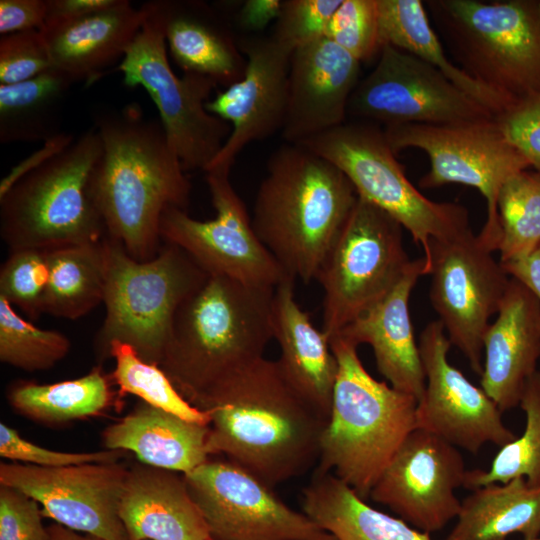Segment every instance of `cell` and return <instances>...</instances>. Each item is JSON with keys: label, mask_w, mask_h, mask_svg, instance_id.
<instances>
[{"label": "cell", "mask_w": 540, "mask_h": 540, "mask_svg": "<svg viewBox=\"0 0 540 540\" xmlns=\"http://www.w3.org/2000/svg\"><path fill=\"white\" fill-rule=\"evenodd\" d=\"M128 468L122 463L39 467L0 464V484L39 503L43 517L103 540H129L119 516Z\"/></svg>", "instance_id": "obj_17"}, {"label": "cell", "mask_w": 540, "mask_h": 540, "mask_svg": "<svg viewBox=\"0 0 540 540\" xmlns=\"http://www.w3.org/2000/svg\"><path fill=\"white\" fill-rule=\"evenodd\" d=\"M525 414L520 437L500 447L488 469L467 470L464 487L475 489L523 477L530 486L540 487V372L526 381L519 406Z\"/></svg>", "instance_id": "obj_35"}, {"label": "cell", "mask_w": 540, "mask_h": 540, "mask_svg": "<svg viewBox=\"0 0 540 540\" xmlns=\"http://www.w3.org/2000/svg\"><path fill=\"white\" fill-rule=\"evenodd\" d=\"M49 279L42 312L76 320L104 303L107 257L104 239L47 251Z\"/></svg>", "instance_id": "obj_34"}, {"label": "cell", "mask_w": 540, "mask_h": 540, "mask_svg": "<svg viewBox=\"0 0 540 540\" xmlns=\"http://www.w3.org/2000/svg\"><path fill=\"white\" fill-rule=\"evenodd\" d=\"M54 68L42 31L31 30L0 37V84L32 79Z\"/></svg>", "instance_id": "obj_42"}, {"label": "cell", "mask_w": 540, "mask_h": 540, "mask_svg": "<svg viewBox=\"0 0 540 540\" xmlns=\"http://www.w3.org/2000/svg\"><path fill=\"white\" fill-rule=\"evenodd\" d=\"M281 8V0H247L237 13V25L245 31H261L278 19Z\"/></svg>", "instance_id": "obj_48"}, {"label": "cell", "mask_w": 540, "mask_h": 540, "mask_svg": "<svg viewBox=\"0 0 540 540\" xmlns=\"http://www.w3.org/2000/svg\"><path fill=\"white\" fill-rule=\"evenodd\" d=\"M294 281L289 277L274 290L273 335L280 347L277 363L297 394L328 421L338 363L328 336L298 305Z\"/></svg>", "instance_id": "obj_25"}, {"label": "cell", "mask_w": 540, "mask_h": 540, "mask_svg": "<svg viewBox=\"0 0 540 540\" xmlns=\"http://www.w3.org/2000/svg\"><path fill=\"white\" fill-rule=\"evenodd\" d=\"M38 502L0 484V540H47Z\"/></svg>", "instance_id": "obj_44"}, {"label": "cell", "mask_w": 540, "mask_h": 540, "mask_svg": "<svg viewBox=\"0 0 540 540\" xmlns=\"http://www.w3.org/2000/svg\"><path fill=\"white\" fill-rule=\"evenodd\" d=\"M394 153L407 148L424 151L429 171L420 179L424 189L463 184L486 200L487 218L477 235L490 251H498L500 226L497 200L503 184L530 166L523 154L491 119L446 125L401 124L384 128Z\"/></svg>", "instance_id": "obj_12"}, {"label": "cell", "mask_w": 540, "mask_h": 540, "mask_svg": "<svg viewBox=\"0 0 540 540\" xmlns=\"http://www.w3.org/2000/svg\"><path fill=\"white\" fill-rule=\"evenodd\" d=\"M238 47L246 55L243 77L205 105L209 113L230 123L232 128L206 171L218 166L231 168L248 144L281 131L285 122L293 51L272 36L242 38Z\"/></svg>", "instance_id": "obj_20"}, {"label": "cell", "mask_w": 540, "mask_h": 540, "mask_svg": "<svg viewBox=\"0 0 540 540\" xmlns=\"http://www.w3.org/2000/svg\"><path fill=\"white\" fill-rule=\"evenodd\" d=\"M71 342L63 333L41 329L16 313L0 296V361L28 371L54 367L66 357Z\"/></svg>", "instance_id": "obj_38"}, {"label": "cell", "mask_w": 540, "mask_h": 540, "mask_svg": "<svg viewBox=\"0 0 540 540\" xmlns=\"http://www.w3.org/2000/svg\"><path fill=\"white\" fill-rule=\"evenodd\" d=\"M230 170L218 166L205 171L216 217L198 220L169 207L160 221L162 242L180 247L209 275L275 288L290 276L255 233L230 182Z\"/></svg>", "instance_id": "obj_14"}, {"label": "cell", "mask_w": 540, "mask_h": 540, "mask_svg": "<svg viewBox=\"0 0 540 540\" xmlns=\"http://www.w3.org/2000/svg\"><path fill=\"white\" fill-rule=\"evenodd\" d=\"M47 540H103L99 537L80 533L58 523L47 526Z\"/></svg>", "instance_id": "obj_50"}, {"label": "cell", "mask_w": 540, "mask_h": 540, "mask_svg": "<svg viewBox=\"0 0 540 540\" xmlns=\"http://www.w3.org/2000/svg\"><path fill=\"white\" fill-rule=\"evenodd\" d=\"M108 358L115 362L111 376L121 396L132 394L153 407L189 421L209 424L208 416L179 393L161 367L141 359L129 344L112 342Z\"/></svg>", "instance_id": "obj_37"}, {"label": "cell", "mask_w": 540, "mask_h": 540, "mask_svg": "<svg viewBox=\"0 0 540 540\" xmlns=\"http://www.w3.org/2000/svg\"><path fill=\"white\" fill-rule=\"evenodd\" d=\"M457 522L444 540H506L540 536V487L517 477L480 486L461 501Z\"/></svg>", "instance_id": "obj_30"}, {"label": "cell", "mask_w": 540, "mask_h": 540, "mask_svg": "<svg viewBox=\"0 0 540 540\" xmlns=\"http://www.w3.org/2000/svg\"><path fill=\"white\" fill-rule=\"evenodd\" d=\"M418 345L425 390L417 402L416 428L474 454L487 443L502 447L516 438L497 404L449 362L451 343L439 320L426 325Z\"/></svg>", "instance_id": "obj_18"}, {"label": "cell", "mask_w": 540, "mask_h": 540, "mask_svg": "<svg viewBox=\"0 0 540 540\" xmlns=\"http://www.w3.org/2000/svg\"><path fill=\"white\" fill-rule=\"evenodd\" d=\"M360 64L326 37L295 49L289 69L288 103L282 137L301 143L345 122Z\"/></svg>", "instance_id": "obj_21"}, {"label": "cell", "mask_w": 540, "mask_h": 540, "mask_svg": "<svg viewBox=\"0 0 540 540\" xmlns=\"http://www.w3.org/2000/svg\"><path fill=\"white\" fill-rule=\"evenodd\" d=\"M411 261L403 227L358 196L315 279L323 289L321 330L337 335L388 294Z\"/></svg>", "instance_id": "obj_11"}, {"label": "cell", "mask_w": 540, "mask_h": 540, "mask_svg": "<svg viewBox=\"0 0 540 540\" xmlns=\"http://www.w3.org/2000/svg\"><path fill=\"white\" fill-rule=\"evenodd\" d=\"M105 318L94 342L100 361L112 342L132 346L146 362L160 365L179 307L210 276L180 247L164 243L148 261L132 258L106 236Z\"/></svg>", "instance_id": "obj_8"}, {"label": "cell", "mask_w": 540, "mask_h": 540, "mask_svg": "<svg viewBox=\"0 0 540 540\" xmlns=\"http://www.w3.org/2000/svg\"><path fill=\"white\" fill-rule=\"evenodd\" d=\"M184 477L215 540H336L229 460L208 459Z\"/></svg>", "instance_id": "obj_16"}, {"label": "cell", "mask_w": 540, "mask_h": 540, "mask_svg": "<svg viewBox=\"0 0 540 540\" xmlns=\"http://www.w3.org/2000/svg\"><path fill=\"white\" fill-rule=\"evenodd\" d=\"M155 1L167 50L184 73L227 87L243 77L246 59L217 11L199 1Z\"/></svg>", "instance_id": "obj_27"}, {"label": "cell", "mask_w": 540, "mask_h": 540, "mask_svg": "<svg viewBox=\"0 0 540 540\" xmlns=\"http://www.w3.org/2000/svg\"><path fill=\"white\" fill-rule=\"evenodd\" d=\"M382 47L393 46L440 70L465 93L498 115L510 105L471 78L447 57L433 29L424 2L420 0H377Z\"/></svg>", "instance_id": "obj_31"}, {"label": "cell", "mask_w": 540, "mask_h": 540, "mask_svg": "<svg viewBox=\"0 0 540 540\" xmlns=\"http://www.w3.org/2000/svg\"><path fill=\"white\" fill-rule=\"evenodd\" d=\"M496 121L508 141L540 173V94L513 104L496 115Z\"/></svg>", "instance_id": "obj_45"}, {"label": "cell", "mask_w": 540, "mask_h": 540, "mask_svg": "<svg viewBox=\"0 0 540 540\" xmlns=\"http://www.w3.org/2000/svg\"><path fill=\"white\" fill-rule=\"evenodd\" d=\"M195 407L209 418V454L225 455L271 488L319 459L328 421L291 387L277 360L245 366Z\"/></svg>", "instance_id": "obj_1"}, {"label": "cell", "mask_w": 540, "mask_h": 540, "mask_svg": "<svg viewBox=\"0 0 540 540\" xmlns=\"http://www.w3.org/2000/svg\"><path fill=\"white\" fill-rule=\"evenodd\" d=\"M424 275H428L424 257L412 260L388 294L335 335L357 346L370 345L380 374L393 388L412 395L417 402L425 390V374L409 302L413 288Z\"/></svg>", "instance_id": "obj_23"}, {"label": "cell", "mask_w": 540, "mask_h": 540, "mask_svg": "<svg viewBox=\"0 0 540 540\" xmlns=\"http://www.w3.org/2000/svg\"><path fill=\"white\" fill-rule=\"evenodd\" d=\"M467 469L459 449L424 429H414L374 484L370 498L412 527L431 534L456 518L455 490Z\"/></svg>", "instance_id": "obj_19"}, {"label": "cell", "mask_w": 540, "mask_h": 540, "mask_svg": "<svg viewBox=\"0 0 540 540\" xmlns=\"http://www.w3.org/2000/svg\"><path fill=\"white\" fill-rule=\"evenodd\" d=\"M342 0H285L272 37L286 48H297L325 37Z\"/></svg>", "instance_id": "obj_41"}, {"label": "cell", "mask_w": 540, "mask_h": 540, "mask_svg": "<svg viewBox=\"0 0 540 540\" xmlns=\"http://www.w3.org/2000/svg\"><path fill=\"white\" fill-rule=\"evenodd\" d=\"M94 128L102 153L91 177V194L107 236L138 261L162 247L160 221L169 207L190 203L191 183L160 120L148 119L137 103L99 111Z\"/></svg>", "instance_id": "obj_2"}, {"label": "cell", "mask_w": 540, "mask_h": 540, "mask_svg": "<svg viewBox=\"0 0 540 540\" xmlns=\"http://www.w3.org/2000/svg\"><path fill=\"white\" fill-rule=\"evenodd\" d=\"M146 18L116 71L129 87H143L155 103L168 142L184 170L206 169L231 133V125L209 113L206 103L218 85L213 79L184 73L177 76L167 53L156 1L142 4Z\"/></svg>", "instance_id": "obj_10"}, {"label": "cell", "mask_w": 540, "mask_h": 540, "mask_svg": "<svg viewBox=\"0 0 540 540\" xmlns=\"http://www.w3.org/2000/svg\"><path fill=\"white\" fill-rule=\"evenodd\" d=\"M124 455L122 450L95 452H62L34 444L23 438L17 430L1 422L0 456L21 464L39 467H64L88 463L118 462Z\"/></svg>", "instance_id": "obj_43"}, {"label": "cell", "mask_w": 540, "mask_h": 540, "mask_svg": "<svg viewBox=\"0 0 540 540\" xmlns=\"http://www.w3.org/2000/svg\"><path fill=\"white\" fill-rule=\"evenodd\" d=\"M101 153V138L90 129L0 195V235L10 251H48L101 242L107 236L90 189Z\"/></svg>", "instance_id": "obj_6"}, {"label": "cell", "mask_w": 540, "mask_h": 540, "mask_svg": "<svg viewBox=\"0 0 540 540\" xmlns=\"http://www.w3.org/2000/svg\"><path fill=\"white\" fill-rule=\"evenodd\" d=\"M146 12L127 0L78 19L55 24L42 33L54 65L75 82H93L123 57L142 28Z\"/></svg>", "instance_id": "obj_26"}, {"label": "cell", "mask_w": 540, "mask_h": 540, "mask_svg": "<svg viewBox=\"0 0 540 540\" xmlns=\"http://www.w3.org/2000/svg\"><path fill=\"white\" fill-rule=\"evenodd\" d=\"M298 144L335 165L360 198L395 219L422 247L425 260L432 240L470 229L463 205L432 201L410 182L384 129L372 122H344Z\"/></svg>", "instance_id": "obj_9"}, {"label": "cell", "mask_w": 540, "mask_h": 540, "mask_svg": "<svg viewBox=\"0 0 540 540\" xmlns=\"http://www.w3.org/2000/svg\"><path fill=\"white\" fill-rule=\"evenodd\" d=\"M497 210L500 263L533 253L540 246V173L523 170L511 176L499 191Z\"/></svg>", "instance_id": "obj_36"}, {"label": "cell", "mask_w": 540, "mask_h": 540, "mask_svg": "<svg viewBox=\"0 0 540 540\" xmlns=\"http://www.w3.org/2000/svg\"><path fill=\"white\" fill-rule=\"evenodd\" d=\"M358 199L335 165L299 144L269 158L254 203L252 226L284 271L314 279Z\"/></svg>", "instance_id": "obj_4"}, {"label": "cell", "mask_w": 540, "mask_h": 540, "mask_svg": "<svg viewBox=\"0 0 540 540\" xmlns=\"http://www.w3.org/2000/svg\"><path fill=\"white\" fill-rule=\"evenodd\" d=\"M494 322L483 338L481 388L502 412L519 406L540 358V300L510 277Z\"/></svg>", "instance_id": "obj_22"}, {"label": "cell", "mask_w": 540, "mask_h": 540, "mask_svg": "<svg viewBox=\"0 0 540 540\" xmlns=\"http://www.w3.org/2000/svg\"><path fill=\"white\" fill-rule=\"evenodd\" d=\"M338 372L316 471L330 472L366 500L406 437L416 429L417 400L375 379L357 345L330 339Z\"/></svg>", "instance_id": "obj_5"}, {"label": "cell", "mask_w": 540, "mask_h": 540, "mask_svg": "<svg viewBox=\"0 0 540 540\" xmlns=\"http://www.w3.org/2000/svg\"><path fill=\"white\" fill-rule=\"evenodd\" d=\"M75 81L57 68L23 82L0 84V142H47L61 133V117Z\"/></svg>", "instance_id": "obj_32"}, {"label": "cell", "mask_w": 540, "mask_h": 540, "mask_svg": "<svg viewBox=\"0 0 540 540\" xmlns=\"http://www.w3.org/2000/svg\"><path fill=\"white\" fill-rule=\"evenodd\" d=\"M325 37L359 62L380 54L377 0H342L329 21Z\"/></svg>", "instance_id": "obj_40"}, {"label": "cell", "mask_w": 540, "mask_h": 540, "mask_svg": "<svg viewBox=\"0 0 540 540\" xmlns=\"http://www.w3.org/2000/svg\"><path fill=\"white\" fill-rule=\"evenodd\" d=\"M209 424L189 421L140 402L130 413L106 427L109 450L131 451L140 463L187 474L209 459Z\"/></svg>", "instance_id": "obj_28"}, {"label": "cell", "mask_w": 540, "mask_h": 540, "mask_svg": "<svg viewBox=\"0 0 540 540\" xmlns=\"http://www.w3.org/2000/svg\"><path fill=\"white\" fill-rule=\"evenodd\" d=\"M47 0H0V34L38 30L45 27Z\"/></svg>", "instance_id": "obj_46"}, {"label": "cell", "mask_w": 540, "mask_h": 540, "mask_svg": "<svg viewBox=\"0 0 540 540\" xmlns=\"http://www.w3.org/2000/svg\"><path fill=\"white\" fill-rule=\"evenodd\" d=\"M115 1L116 0H47V18L44 29L55 24L78 19L102 10L114 4Z\"/></svg>", "instance_id": "obj_47"}, {"label": "cell", "mask_w": 540, "mask_h": 540, "mask_svg": "<svg viewBox=\"0 0 540 540\" xmlns=\"http://www.w3.org/2000/svg\"><path fill=\"white\" fill-rule=\"evenodd\" d=\"M431 276L430 302L451 345L481 375L483 338L497 314L510 276L470 229L432 240L425 260Z\"/></svg>", "instance_id": "obj_13"}, {"label": "cell", "mask_w": 540, "mask_h": 540, "mask_svg": "<svg viewBox=\"0 0 540 540\" xmlns=\"http://www.w3.org/2000/svg\"><path fill=\"white\" fill-rule=\"evenodd\" d=\"M275 288L210 275L179 307L159 366L193 406L263 357Z\"/></svg>", "instance_id": "obj_3"}, {"label": "cell", "mask_w": 540, "mask_h": 540, "mask_svg": "<svg viewBox=\"0 0 540 540\" xmlns=\"http://www.w3.org/2000/svg\"><path fill=\"white\" fill-rule=\"evenodd\" d=\"M119 516L129 540H209L184 474L136 463L128 468Z\"/></svg>", "instance_id": "obj_24"}, {"label": "cell", "mask_w": 540, "mask_h": 540, "mask_svg": "<svg viewBox=\"0 0 540 540\" xmlns=\"http://www.w3.org/2000/svg\"><path fill=\"white\" fill-rule=\"evenodd\" d=\"M111 381V374L97 366L82 377L52 384L14 382L7 398L20 415L46 426H61L107 410L114 401Z\"/></svg>", "instance_id": "obj_33"}, {"label": "cell", "mask_w": 540, "mask_h": 540, "mask_svg": "<svg viewBox=\"0 0 540 540\" xmlns=\"http://www.w3.org/2000/svg\"><path fill=\"white\" fill-rule=\"evenodd\" d=\"M302 497L303 512L336 540H432L401 518L371 507L330 472L315 471Z\"/></svg>", "instance_id": "obj_29"}, {"label": "cell", "mask_w": 540, "mask_h": 540, "mask_svg": "<svg viewBox=\"0 0 540 540\" xmlns=\"http://www.w3.org/2000/svg\"><path fill=\"white\" fill-rule=\"evenodd\" d=\"M523 540H540V536L533 539H523Z\"/></svg>", "instance_id": "obj_51"}, {"label": "cell", "mask_w": 540, "mask_h": 540, "mask_svg": "<svg viewBox=\"0 0 540 540\" xmlns=\"http://www.w3.org/2000/svg\"><path fill=\"white\" fill-rule=\"evenodd\" d=\"M49 279L47 251H10L0 268V296L30 318H38Z\"/></svg>", "instance_id": "obj_39"}, {"label": "cell", "mask_w": 540, "mask_h": 540, "mask_svg": "<svg viewBox=\"0 0 540 540\" xmlns=\"http://www.w3.org/2000/svg\"><path fill=\"white\" fill-rule=\"evenodd\" d=\"M502 266L510 277L525 284L540 300V246L529 256Z\"/></svg>", "instance_id": "obj_49"}, {"label": "cell", "mask_w": 540, "mask_h": 540, "mask_svg": "<svg viewBox=\"0 0 540 540\" xmlns=\"http://www.w3.org/2000/svg\"><path fill=\"white\" fill-rule=\"evenodd\" d=\"M424 4L453 61L471 78L510 107L540 94V0Z\"/></svg>", "instance_id": "obj_7"}, {"label": "cell", "mask_w": 540, "mask_h": 540, "mask_svg": "<svg viewBox=\"0 0 540 540\" xmlns=\"http://www.w3.org/2000/svg\"><path fill=\"white\" fill-rule=\"evenodd\" d=\"M347 114L385 127L458 124L496 116L440 70L390 45L382 47L374 69L359 81Z\"/></svg>", "instance_id": "obj_15"}, {"label": "cell", "mask_w": 540, "mask_h": 540, "mask_svg": "<svg viewBox=\"0 0 540 540\" xmlns=\"http://www.w3.org/2000/svg\"><path fill=\"white\" fill-rule=\"evenodd\" d=\"M209 540H215V539L211 538V539H209Z\"/></svg>", "instance_id": "obj_52"}]
</instances>
